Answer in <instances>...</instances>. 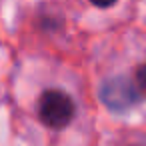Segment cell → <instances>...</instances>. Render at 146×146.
Segmentation results:
<instances>
[{
	"label": "cell",
	"mask_w": 146,
	"mask_h": 146,
	"mask_svg": "<svg viewBox=\"0 0 146 146\" xmlns=\"http://www.w3.org/2000/svg\"><path fill=\"white\" fill-rule=\"evenodd\" d=\"M94 6H100V8H108L112 4H116V0H90Z\"/></svg>",
	"instance_id": "obj_4"
},
{
	"label": "cell",
	"mask_w": 146,
	"mask_h": 146,
	"mask_svg": "<svg viewBox=\"0 0 146 146\" xmlns=\"http://www.w3.org/2000/svg\"><path fill=\"white\" fill-rule=\"evenodd\" d=\"M100 98L108 108L122 112V110H128L136 102L138 90H136V84L130 82L128 78H110L102 84Z\"/></svg>",
	"instance_id": "obj_2"
},
{
	"label": "cell",
	"mask_w": 146,
	"mask_h": 146,
	"mask_svg": "<svg viewBox=\"0 0 146 146\" xmlns=\"http://www.w3.org/2000/svg\"><path fill=\"white\" fill-rule=\"evenodd\" d=\"M74 112H76L74 100L62 90H46L40 96L38 116H40L42 124H46L48 128L60 130V128L68 126L74 118Z\"/></svg>",
	"instance_id": "obj_1"
},
{
	"label": "cell",
	"mask_w": 146,
	"mask_h": 146,
	"mask_svg": "<svg viewBox=\"0 0 146 146\" xmlns=\"http://www.w3.org/2000/svg\"><path fill=\"white\" fill-rule=\"evenodd\" d=\"M136 90H140L142 94H146V64L144 66H140L138 68V72H136Z\"/></svg>",
	"instance_id": "obj_3"
}]
</instances>
